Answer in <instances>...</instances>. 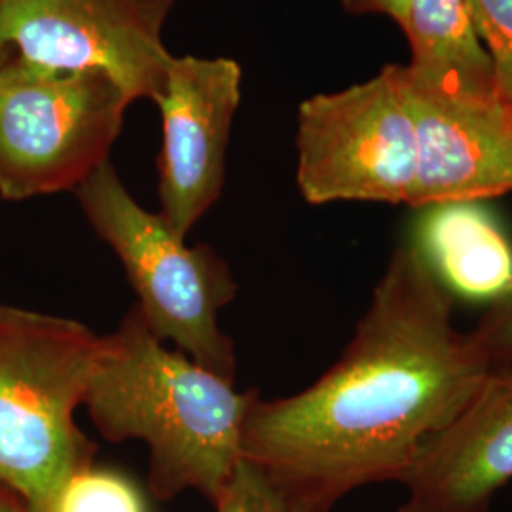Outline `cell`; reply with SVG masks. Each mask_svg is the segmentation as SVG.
<instances>
[{"label": "cell", "mask_w": 512, "mask_h": 512, "mask_svg": "<svg viewBox=\"0 0 512 512\" xmlns=\"http://www.w3.org/2000/svg\"><path fill=\"white\" fill-rule=\"evenodd\" d=\"M490 372L418 243L401 241L340 359L304 391L247 416L241 454L300 512H330L366 484L401 480Z\"/></svg>", "instance_id": "cell-1"}, {"label": "cell", "mask_w": 512, "mask_h": 512, "mask_svg": "<svg viewBox=\"0 0 512 512\" xmlns=\"http://www.w3.org/2000/svg\"><path fill=\"white\" fill-rule=\"evenodd\" d=\"M255 389L165 348L137 306L101 336L84 406L112 442L143 440L150 450L148 490L158 501L196 490L213 505L236 473Z\"/></svg>", "instance_id": "cell-2"}, {"label": "cell", "mask_w": 512, "mask_h": 512, "mask_svg": "<svg viewBox=\"0 0 512 512\" xmlns=\"http://www.w3.org/2000/svg\"><path fill=\"white\" fill-rule=\"evenodd\" d=\"M101 336L57 315L0 306V486L33 512L93 465L97 444L74 412L99 357Z\"/></svg>", "instance_id": "cell-3"}, {"label": "cell", "mask_w": 512, "mask_h": 512, "mask_svg": "<svg viewBox=\"0 0 512 512\" xmlns=\"http://www.w3.org/2000/svg\"><path fill=\"white\" fill-rule=\"evenodd\" d=\"M74 194L93 232L120 258L150 330L236 382V348L219 323L220 310L238 294L228 264L205 243L190 247L160 211L137 202L110 160Z\"/></svg>", "instance_id": "cell-4"}, {"label": "cell", "mask_w": 512, "mask_h": 512, "mask_svg": "<svg viewBox=\"0 0 512 512\" xmlns=\"http://www.w3.org/2000/svg\"><path fill=\"white\" fill-rule=\"evenodd\" d=\"M131 103L101 71H61L8 55L0 63V198L74 192L109 162Z\"/></svg>", "instance_id": "cell-5"}, {"label": "cell", "mask_w": 512, "mask_h": 512, "mask_svg": "<svg viewBox=\"0 0 512 512\" xmlns=\"http://www.w3.org/2000/svg\"><path fill=\"white\" fill-rule=\"evenodd\" d=\"M296 184L311 205H410L418 147L403 65L302 101L296 114Z\"/></svg>", "instance_id": "cell-6"}, {"label": "cell", "mask_w": 512, "mask_h": 512, "mask_svg": "<svg viewBox=\"0 0 512 512\" xmlns=\"http://www.w3.org/2000/svg\"><path fill=\"white\" fill-rule=\"evenodd\" d=\"M177 0H0V44L61 71H101L131 101L154 99L173 54L164 27Z\"/></svg>", "instance_id": "cell-7"}, {"label": "cell", "mask_w": 512, "mask_h": 512, "mask_svg": "<svg viewBox=\"0 0 512 512\" xmlns=\"http://www.w3.org/2000/svg\"><path fill=\"white\" fill-rule=\"evenodd\" d=\"M243 71L232 57L173 55L158 95L164 141L158 156L160 215L181 236L219 202Z\"/></svg>", "instance_id": "cell-8"}, {"label": "cell", "mask_w": 512, "mask_h": 512, "mask_svg": "<svg viewBox=\"0 0 512 512\" xmlns=\"http://www.w3.org/2000/svg\"><path fill=\"white\" fill-rule=\"evenodd\" d=\"M404 84L418 147L410 207L486 202L511 194V103L501 93L427 90L412 84L406 73Z\"/></svg>", "instance_id": "cell-9"}, {"label": "cell", "mask_w": 512, "mask_h": 512, "mask_svg": "<svg viewBox=\"0 0 512 512\" xmlns=\"http://www.w3.org/2000/svg\"><path fill=\"white\" fill-rule=\"evenodd\" d=\"M512 480V365L492 368L458 416L399 480L397 512H488Z\"/></svg>", "instance_id": "cell-10"}, {"label": "cell", "mask_w": 512, "mask_h": 512, "mask_svg": "<svg viewBox=\"0 0 512 512\" xmlns=\"http://www.w3.org/2000/svg\"><path fill=\"white\" fill-rule=\"evenodd\" d=\"M410 238L450 294L490 304L512 289V243L482 202L420 209Z\"/></svg>", "instance_id": "cell-11"}, {"label": "cell", "mask_w": 512, "mask_h": 512, "mask_svg": "<svg viewBox=\"0 0 512 512\" xmlns=\"http://www.w3.org/2000/svg\"><path fill=\"white\" fill-rule=\"evenodd\" d=\"M401 29L410 42L404 73L412 84L442 93H501L467 0H410Z\"/></svg>", "instance_id": "cell-12"}, {"label": "cell", "mask_w": 512, "mask_h": 512, "mask_svg": "<svg viewBox=\"0 0 512 512\" xmlns=\"http://www.w3.org/2000/svg\"><path fill=\"white\" fill-rule=\"evenodd\" d=\"M50 512H148V505L128 476L90 465L63 484Z\"/></svg>", "instance_id": "cell-13"}, {"label": "cell", "mask_w": 512, "mask_h": 512, "mask_svg": "<svg viewBox=\"0 0 512 512\" xmlns=\"http://www.w3.org/2000/svg\"><path fill=\"white\" fill-rule=\"evenodd\" d=\"M467 4L494 61L499 92L512 105V0H467Z\"/></svg>", "instance_id": "cell-14"}, {"label": "cell", "mask_w": 512, "mask_h": 512, "mask_svg": "<svg viewBox=\"0 0 512 512\" xmlns=\"http://www.w3.org/2000/svg\"><path fill=\"white\" fill-rule=\"evenodd\" d=\"M213 507L215 512H300L262 469L245 458Z\"/></svg>", "instance_id": "cell-15"}, {"label": "cell", "mask_w": 512, "mask_h": 512, "mask_svg": "<svg viewBox=\"0 0 512 512\" xmlns=\"http://www.w3.org/2000/svg\"><path fill=\"white\" fill-rule=\"evenodd\" d=\"M469 334L490 370L512 365V289L490 304Z\"/></svg>", "instance_id": "cell-16"}, {"label": "cell", "mask_w": 512, "mask_h": 512, "mask_svg": "<svg viewBox=\"0 0 512 512\" xmlns=\"http://www.w3.org/2000/svg\"><path fill=\"white\" fill-rule=\"evenodd\" d=\"M351 16H385L403 25L410 0H338Z\"/></svg>", "instance_id": "cell-17"}, {"label": "cell", "mask_w": 512, "mask_h": 512, "mask_svg": "<svg viewBox=\"0 0 512 512\" xmlns=\"http://www.w3.org/2000/svg\"><path fill=\"white\" fill-rule=\"evenodd\" d=\"M0 512H33L19 495L0 486Z\"/></svg>", "instance_id": "cell-18"}, {"label": "cell", "mask_w": 512, "mask_h": 512, "mask_svg": "<svg viewBox=\"0 0 512 512\" xmlns=\"http://www.w3.org/2000/svg\"><path fill=\"white\" fill-rule=\"evenodd\" d=\"M14 54V50L12 48H8V46H4V44H0V63L8 57V55Z\"/></svg>", "instance_id": "cell-19"}]
</instances>
